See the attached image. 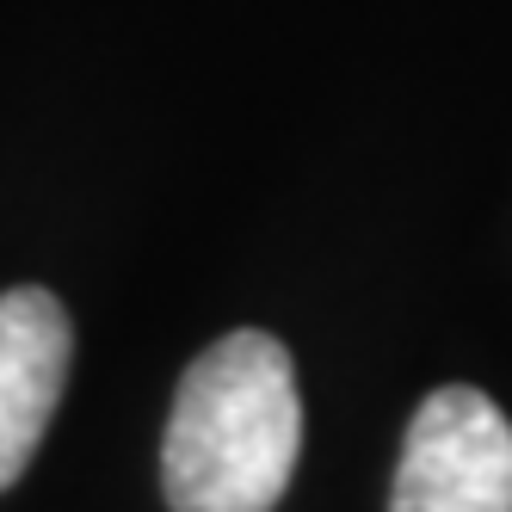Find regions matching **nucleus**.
<instances>
[{"instance_id": "nucleus-1", "label": "nucleus", "mask_w": 512, "mask_h": 512, "mask_svg": "<svg viewBox=\"0 0 512 512\" xmlns=\"http://www.w3.org/2000/svg\"><path fill=\"white\" fill-rule=\"evenodd\" d=\"M303 395L284 340L241 327L204 346L173 389L161 488L173 512H272L297 475Z\"/></svg>"}, {"instance_id": "nucleus-2", "label": "nucleus", "mask_w": 512, "mask_h": 512, "mask_svg": "<svg viewBox=\"0 0 512 512\" xmlns=\"http://www.w3.org/2000/svg\"><path fill=\"white\" fill-rule=\"evenodd\" d=\"M389 512H512V420L482 389H432L401 438Z\"/></svg>"}, {"instance_id": "nucleus-3", "label": "nucleus", "mask_w": 512, "mask_h": 512, "mask_svg": "<svg viewBox=\"0 0 512 512\" xmlns=\"http://www.w3.org/2000/svg\"><path fill=\"white\" fill-rule=\"evenodd\" d=\"M75 358L68 309L38 284L0 290V488H13L38 457Z\"/></svg>"}]
</instances>
